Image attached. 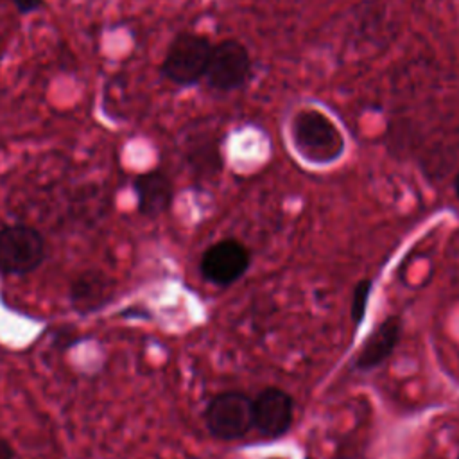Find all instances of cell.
Listing matches in <instances>:
<instances>
[{
  "label": "cell",
  "instance_id": "cell-4",
  "mask_svg": "<svg viewBox=\"0 0 459 459\" xmlns=\"http://www.w3.org/2000/svg\"><path fill=\"white\" fill-rule=\"evenodd\" d=\"M206 427L219 439H240L253 427V400L238 391L213 396L204 412Z\"/></svg>",
  "mask_w": 459,
  "mask_h": 459
},
{
  "label": "cell",
  "instance_id": "cell-2",
  "mask_svg": "<svg viewBox=\"0 0 459 459\" xmlns=\"http://www.w3.org/2000/svg\"><path fill=\"white\" fill-rule=\"evenodd\" d=\"M47 256V242L39 230L29 224H11L0 230V273L25 276L36 271Z\"/></svg>",
  "mask_w": 459,
  "mask_h": 459
},
{
  "label": "cell",
  "instance_id": "cell-9",
  "mask_svg": "<svg viewBox=\"0 0 459 459\" xmlns=\"http://www.w3.org/2000/svg\"><path fill=\"white\" fill-rule=\"evenodd\" d=\"M402 333V323L398 316H389L384 319L368 337L360 353L355 359V368L368 371L380 366L396 348Z\"/></svg>",
  "mask_w": 459,
  "mask_h": 459
},
{
  "label": "cell",
  "instance_id": "cell-7",
  "mask_svg": "<svg viewBox=\"0 0 459 459\" xmlns=\"http://www.w3.org/2000/svg\"><path fill=\"white\" fill-rule=\"evenodd\" d=\"M292 423V398L278 389L267 387L253 400V427L260 436L274 439L283 436Z\"/></svg>",
  "mask_w": 459,
  "mask_h": 459
},
{
  "label": "cell",
  "instance_id": "cell-8",
  "mask_svg": "<svg viewBox=\"0 0 459 459\" xmlns=\"http://www.w3.org/2000/svg\"><path fill=\"white\" fill-rule=\"evenodd\" d=\"M133 188L136 194L138 212L145 217H158L172 204L174 188L169 176L161 170H149L136 176Z\"/></svg>",
  "mask_w": 459,
  "mask_h": 459
},
{
  "label": "cell",
  "instance_id": "cell-3",
  "mask_svg": "<svg viewBox=\"0 0 459 459\" xmlns=\"http://www.w3.org/2000/svg\"><path fill=\"white\" fill-rule=\"evenodd\" d=\"M212 43L208 38L194 32H183L172 39L167 48L161 72L179 86H190L204 77Z\"/></svg>",
  "mask_w": 459,
  "mask_h": 459
},
{
  "label": "cell",
  "instance_id": "cell-12",
  "mask_svg": "<svg viewBox=\"0 0 459 459\" xmlns=\"http://www.w3.org/2000/svg\"><path fill=\"white\" fill-rule=\"evenodd\" d=\"M14 4V7L23 13V14H29L32 11H38L41 5H43V0H11Z\"/></svg>",
  "mask_w": 459,
  "mask_h": 459
},
{
  "label": "cell",
  "instance_id": "cell-14",
  "mask_svg": "<svg viewBox=\"0 0 459 459\" xmlns=\"http://www.w3.org/2000/svg\"><path fill=\"white\" fill-rule=\"evenodd\" d=\"M454 190H455V195L459 199V172L455 174V179H454Z\"/></svg>",
  "mask_w": 459,
  "mask_h": 459
},
{
  "label": "cell",
  "instance_id": "cell-11",
  "mask_svg": "<svg viewBox=\"0 0 459 459\" xmlns=\"http://www.w3.org/2000/svg\"><path fill=\"white\" fill-rule=\"evenodd\" d=\"M369 292H371V280H360L355 289H353V294H351V319L353 323L359 326L364 319V314H366V305H368V299H369Z\"/></svg>",
  "mask_w": 459,
  "mask_h": 459
},
{
  "label": "cell",
  "instance_id": "cell-5",
  "mask_svg": "<svg viewBox=\"0 0 459 459\" xmlns=\"http://www.w3.org/2000/svg\"><path fill=\"white\" fill-rule=\"evenodd\" d=\"M251 74L249 54L242 43L224 39L212 47L208 66L204 72L206 82L221 91L240 88Z\"/></svg>",
  "mask_w": 459,
  "mask_h": 459
},
{
  "label": "cell",
  "instance_id": "cell-15",
  "mask_svg": "<svg viewBox=\"0 0 459 459\" xmlns=\"http://www.w3.org/2000/svg\"><path fill=\"white\" fill-rule=\"evenodd\" d=\"M457 459H459V457H457Z\"/></svg>",
  "mask_w": 459,
  "mask_h": 459
},
{
  "label": "cell",
  "instance_id": "cell-1",
  "mask_svg": "<svg viewBox=\"0 0 459 459\" xmlns=\"http://www.w3.org/2000/svg\"><path fill=\"white\" fill-rule=\"evenodd\" d=\"M292 143L301 158L310 163H332L344 151L339 127L319 109H301L290 124Z\"/></svg>",
  "mask_w": 459,
  "mask_h": 459
},
{
  "label": "cell",
  "instance_id": "cell-13",
  "mask_svg": "<svg viewBox=\"0 0 459 459\" xmlns=\"http://www.w3.org/2000/svg\"><path fill=\"white\" fill-rule=\"evenodd\" d=\"M0 459H14V450L11 443L0 436Z\"/></svg>",
  "mask_w": 459,
  "mask_h": 459
},
{
  "label": "cell",
  "instance_id": "cell-6",
  "mask_svg": "<svg viewBox=\"0 0 459 459\" xmlns=\"http://www.w3.org/2000/svg\"><path fill=\"white\" fill-rule=\"evenodd\" d=\"M249 267V251L238 240H221L212 244L201 256L204 280L215 285L235 283Z\"/></svg>",
  "mask_w": 459,
  "mask_h": 459
},
{
  "label": "cell",
  "instance_id": "cell-10",
  "mask_svg": "<svg viewBox=\"0 0 459 459\" xmlns=\"http://www.w3.org/2000/svg\"><path fill=\"white\" fill-rule=\"evenodd\" d=\"M109 292V281L100 273H84L82 276L75 278L72 287V299L74 305L79 308L90 310L91 307H99L104 303V298Z\"/></svg>",
  "mask_w": 459,
  "mask_h": 459
}]
</instances>
